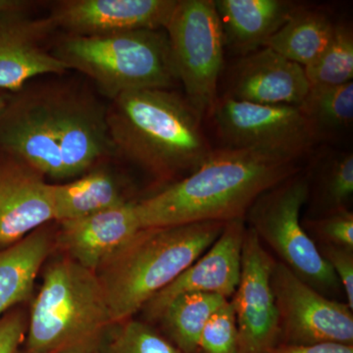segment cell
I'll return each mask as SVG.
<instances>
[{
	"label": "cell",
	"mask_w": 353,
	"mask_h": 353,
	"mask_svg": "<svg viewBox=\"0 0 353 353\" xmlns=\"http://www.w3.org/2000/svg\"><path fill=\"white\" fill-rule=\"evenodd\" d=\"M318 141L341 134L353 122V82L331 87H310L299 105Z\"/></svg>",
	"instance_id": "d4e9b609"
},
{
	"label": "cell",
	"mask_w": 353,
	"mask_h": 353,
	"mask_svg": "<svg viewBox=\"0 0 353 353\" xmlns=\"http://www.w3.org/2000/svg\"><path fill=\"white\" fill-rule=\"evenodd\" d=\"M55 29L50 17H29L26 9L0 15V92H18L36 77L68 71L43 48Z\"/></svg>",
	"instance_id": "9a60e30c"
},
{
	"label": "cell",
	"mask_w": 353,
	"mask_h": 353,
	"mask_svg": "<svg viewBox=\"0 0 353 353\" xmlns=\"http://www.w3.org/2000/svg\"><path fill=\"white\" fill-rule=\"evenodd\" d=\"M53 240L46 225L0 250V317L32 296L39 271L52 252Z\"/></svg>",
	"instance_id": "ffe728a7"
},
{
	"label": "cell",
	"mask_w": 353,
	"mask_h": 353,
	"mask_svg": "<svg viewBox=\"0 0 353 353\" xmlns=\"http://www.w3.org/2000/svg\"><path fill=\"white\" fill-rule=\"evenodd\" d=\"M305 155L269 148H221L190 175L136 201L141 229L245 218L266 190L303 170Z\"/></svg>",
	"instance_id": "6da1fadb"
},
{
	"label": "cell",
	"mask_w": 353,
	"mask_h": 353,
	"mask_svg": "<svg viewBox=\"0 0 353 353\" xmlns=\"http://www.w3.org/2000/svg\"><path fill=\"white\" fill-rule=\"evenodd\" d=\"M308 90L303 67L262 48L241 57L231 66L222 95L252 103L299 106Z\"/></svg>",
	"instance_id": "2e32d148"
},
{
	"label": "cell",
	"mask_w": 353,
	"mask_h": 353,
	"mask_svg": "<svg viewBox=\"0 0 353 353\" xmlns=\"http://www.w3.org/2000/svg\"><path fill=\"white\" fill-rule=\"evenodd\" d=\"M27 322V353H99L113 327L97 273L69 257L51 262Z\"/></svg>",
	"instance_id": "277c9868"
},
{
	"label": "cell",
	"mask_w": 353,
	"mask_h": 353,
	"mask_svg": "<svg viewBox=\"0 0 353 353\" xmlns=\"http://www.w3.org/2000/svg\"><path fill=\"white\" fill-rule=\"evenodd\" d=\"M141 230L136 201L60 224L55 243L65 256L97 272Z\"/></svg>",
	"instance_id": "ac0fdd59"
},
{
	"label": "cell",
	"mask_w": 353,
	"mask_h": 353,
	"mask_svg": "<svg viewBox=\"0 0 353 353\" xmlns=\"http://www.w3.org/2000/svg\"><path fill=\"white\" fill-rule=\"evenodd\" d=\"M0 153L44 178L65 180L54 117V90H27L0 112Z\"/></svg>",
	"instance_id": "8fae6325"
},
{
	"label": "cell",
	"mask_w": 353,
	"mask_h": 353,
	"mask_svg": "<svg viewBox=\"0 0 353 353\" xmlns=\"http://www.w3.org/2000/svg\"><path fill=\"white\" fill-rule=\"evenodd\" d=\"M115 327L108 353H182L148 323L132 318Z\"/></svg>",
	"instance_id": "4316f807"
},
{
	"label": "cell",
	"mask_w": 353,
	"mask_h": 353,
	"mask_svg": "<svg viewBox=\"0 0 353 353\" xmlns=\"http://www.w3.org/2000/svg\"><path fill=\"white\" fill-rule=\"evenodd\" d=\"M9 99H10V97H9V95H7L6 92H0V112L6 108Z\"/></svg>",
	"instance_id": "836d02e7"
},
{
	"label": "cell",
	"mask_w": 353,
	"mask_h": 353,
	"mask_svg": "<svg viewBox=\"0 0 353 353\" xmlns=\"http://www.w3.org/2000/svg\"><path fill=\"white\" fill-rule=\"evenodd\" d=\"M31 6V2L23 0H0V15L15 10H25Z\"/></svg>",
	"instance_id": "d6a6232c"
},
{
	"label": "cell",
	"mask_w": 353,
	"mask_h": 353,
	"mask_svg": "<svg viewBox=\"0 0 353 353\" xmlns=\"http://www.w3.org/2000/svg\"><path fill=\"white\" fill-rule=\"evenodd\" d=\"M280 343L353 345V313L347 303L324 296L276 260L271 274Z\"/></svg>",
	"instance_id": "9c48e42d"
},
{
	"label": "cell",
	"mask_w": 353,
	"mask_h": 353,
	"mask_svg": "<svg viewBox=\"0 0 353 353\" xmlns=\"http://www.w3.org/2000/svg\"><path fill=\"white\" fill-rule=\"evenodd\" d=\"M52 221L50 183L24 162L0 153V250Z\"/></svg>",
	"instance_id": "e0dca14e"
},
{
	"label": "cell",
	"mask_w": 353,
	"mask_h": 353,
	"mask_svg": "<svg viewBox=\"0 0 353 353\" xmlns=\"http://www.w3.org/2000/svg\"><path fill=\"white\" fill-rule=\"evenodd\" d=\"M25 313L17 309L0 317V353H16L27 333Z\"/></svg>",
	"instance_id": "4dcf8cb0"
},
{
	"label": "cell",
	"mask_w": 353,
	"mask_h": 353,
	"mask_svg": "<svg viewBox=\"0 0 353 353\" xmlns=\"http://www.w3.org/2000/svg\"><path fill=\"white\" fill-rule=\"evenodd\" d=\"M336 24L324 9L301 4L264 48L305 69L314 64L326 50Z\"/></svg>",
	"instance_id": "7402d4cb"
},
{
	"label": "cell",
	"mask_w": 353,
	"mask_h": 353,
	"mask_svg": "<svg viewBox=\"0 0 353 353\" xmlns=\"http://www.w3.org/2000/svg\"><path fill=\"white\" fill-rule=\"evenodd\" d=\"M54 221L58 224L82 219L126 203L115 176L94 169L65 183H50Z\"/></svg>",
	"instance_id": "44dd1931"
},
{
	"label": "cell",
	"mask_w": 353,
	"mask_h": 353,
	"mask_svg": "<svg viewBox=\"0 0 353 353\" xmlns=\"http://www.w3.org/2000/svg\"><path fill=\"white\" fill-rule=\"evenodd\" d=\"M312 171H307L309 196L312 194L318 216L348 209L353 194L352 152H324L316 158Z\"/></svg>",
	"instance_id": "cb8c5ba5"
},
{
	"label": "cell",
	"mask_w": 353,
	"mask_h": 353,
	"mask_svg": "<svg viewBox=\"0 0 353 353\" xmlns=\"http://www.w3.org/2000/svg\"><path fill=\"white\" fill-rule=\"evenodd\" d=\"M305 70L310 87H331L352 82L353 30L347 22L336 24L333 38L314 64Z\"/></svg>",
	"instance_id": "484cf974"
},
{
	"label": "cell",
	"mask_w": 353,
	"mask_h": 353,
	"mask_svg": "<svg viewBox=\"0 0 353 353\" xmlns=\"http://www.w3.org/2000/svg\"><path fill=\"white\" fill-rule=\"evenodd\" d=\"M270 353H353V345L336 343H313V345L279 343Z\"/></svg>",
	"instance_id": "1f68e13d"
},
{
	"label": "cell",
	"mask_w": 353,
	"mask_h": 353,
	"mask_svg": "<svg viewBox=\"0 0 353 353\" xmlns=\"http://www.w3.org/2000/svg\"><path fill=\"white\" fill-rule=\"evenodd\" d=\"M185 99L203 119L218 99L225 41L214 0H178L164 28Z\"/></svg>",
	"instance_id": "52a82bcc"
},
{
	"label": "cell",
	"mask_w": 353,
	"mask_h": 353,
	"mask_svg": "<svg viewBox=\"0 0 353 353\" xmlns=\"http://www.w3.org/2000/svg\"><path fill=\"white\" fill-rule=\"evenodd\" d=\"M228 301L218 294L204 292L180 294L167 304L158 320L178 350L182 353H196L204 327Z\"/></svg>",
	"instance_id": "603a6c76"
},
{
	"label": "cell",
	"mask_w": 353,
	"mask_h": 353,
	"mask_svg": "<svg viewBox=\"0 0 353 353\" xmlns=\"http://www.w3.org/2000/svg\"><path fill=\"white\" fill-rule=\"evenodd\" d=\"M178 0H63L48 17L68 36L164 30Z\"/></svg>",
	"instance_id": "4fadbf2b"
},
{
	"label": "cell",
	"mask_w": 353,
	"mask_h": 353,
	"mask_svg": "<svg viewBox=\"0 0 353 353\" xmlns=\"http://www.w3.org/2000/svg\"><path fill=\"white\" fill-rule=\"evenodd\" d=\"M343 288L347 304L353 310V250L341 246L317 245Z\"/></svg>",
	"instance_id": "f546056e"
},
{
	"label": "cell",
	"mask_w": 353,
	"mask_h": 353,
	"mask_svg": "<svg viewBox=\"0 0 353 353\" xmlns=\"http://www.w3.org/2000/svg\"><path fill=\"white\" fill-rule=\"evenodd\" d=\"M225 46L243 57L264 48L301 2L289 0H214Z\"/></svg>",
	"instance_id": "d6986e66"
},
{
	"label": "cell",
	"mask_w": 353,
	"mask_h": 353,
	"mask_svg": "<svg viewBox=\"0 0 353 353\" xmlns=\"http://www.w3.org/2000/svg\"><path fill=\"white\" fill-rule=\"evenodd\" d=\"M303 225L306 233L318 240L316 245L353 250V213L350 208L310 218Z\"/></svg>",
	"instance_id": "f1b7e54d"
},
{
	"label": "cell",
	"mask_w": 353,
	"mask_h": 353,
	"mask_svg": "<svg viewBox=\"0 0 353 353\" xmlns=\"http://www.w3.org/2000/svg\"><path fill=\"white\" fill-rule=\"evenodd\" d=\"M308 196V172L303 169L253 202L245 223L297 277L324 296L336 294L341 290L340 282L301 220Z\"/></svg>",
	"instance_id": "8992f818"
},
{
	"label": "cell",
	"mask_w": 353,
	"mask_h": 353,
	"mask_svg": "<svg viewBox=\"0 0 353 353\" xmlns=\"http://www.w3.org/2000/svg\"><path fill=\"white\" fill-rule=\"evenodd\" d=\"M52 53L68 70L94 81L111 101L134 90H170L179 82L168 37L162 30L67 36Z\"/></svg>",
	"instance_id": "5b68a950"
},
{
	"label": "cell",
	"mask_w": 353,
	"mask_h": 353,
	"mask_svg": "<svg viewBox=\"0 0 353 353\" xmlns=\"http://www.w3.org/2000/svg\"><path fill=\"white\" fill-rule=\"evenodd\" d=\"M239 353L238 330L230 301L211 316L204 327L197 352Z\"/></svg>",
	"instance_id": "83f0119b"
},
{
	"label": "cell",
	"mask_w": 353,
	"mask_h": 353,
	"mask_svg": "<svg viewBox=\"0 0 353 353\" xmlns=\"http://www.w3.org/2000/svg\"><path fill=\"white\" fill-rule=\"evenodd\" d=\"M226 223L141 229L99 269L114 326L132 319L214 243Z\"/></svg>",
	"instance_id": "3957f363"
},
{
	"label": "cell",
	"mask_w": 353,
	"mask_h": 353,
	"mask_svg": "<svg viewBox=\"0 0 353 353\" xmlns=\"http://www.w3.org/2000/svg\"><path fill=\"white\" fill-rule=\"evenodd\" d=\"M208 117L224 148H269L308 157L318 143L299 106L252 103L221 95Z\"/></svg>",
	"instance_id": "ba28073f"
},
{
	"label": "cell",
	"mask_w": 353,
	"mask_h": 353,
	"mask_svg": "<svg viewBox=\"0 0 353 353\" xmlns=\"http://www.w3.org/2000/svg\"><path fill=\"white\" fill-rule=\"evenodd\" d=\"M106 119L114 152L160 181L185 178L213 152L203 119L171 90L121 94L111 101Z\"/></svg>",
	"instance_id": "7a4b0ae2"
},
{
	"label": "cell",
	"mask_w": 353,
	"mask_h": 353,
	"mask_svg": "<svg viewBox=\"0 0 353 353\" xmlns=\"http://www.w3.org/2000/svg\"><path fill=\"white\" fill-rule=\"evenodd\" d=\"M276 259L246 228L240 281L232 296L239 353H270L280 343V326L271 274Z\"/></svg>",
	"instance_id": "30bf717a"
},
{
	"label": "cell",
	"mask_w": 353,
	"mask_h": 353,
	"mask_svg": "<svg viewBox=\"0 0 353 353\" xmlns=\"http://www.w3.org/2000/svg\"><path fill=\"white\" fill-rule=\"evenodd\" d=\"M246 228L245 218L227 222L214 243L143 306L146 318L158 320L167 304L183 294L204 292L227 299L233 296L241 277Z\"/></svg>",
	"instance_id": "5bb4252c"
},
{
	"label": "cell",
	"mask_w": 353,
	"mask_h": 353,
	"mask_svg": "<svg viewBox=\"0 0 353 353\" xmlns=\"http://www.w3.org/2000/svg\"><path fill=\"white\" fill-rule=\"evenodd\" d=\"M108 108L73 90H54V117L65 180L92 170L115 153L109 134Z\"/></svg>",
	"instance_id": "7c38bea8"
}]
</instances>
